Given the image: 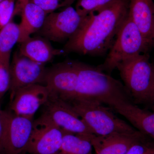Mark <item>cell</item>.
<instances>
[{"mask_svg":"<svg viewBox=\"0 0 154 154\" xmlns=\"http://www.w3.org/2000/svg\"><path fill=\"white\" fill-rule=\"evenodd\" d=\"M116 69L128 93L135 102L150 104L153 92L154 68L148 54L127 60Z\"/></svg>","mask_w":154,"mask_h":154,"instance_id":"3957f363","label":"cell"},{"mask_svg":"<svg viewBox=\"0 0 154 154\" xmlns=\"http://www.w3.org/2000/svg\"><path fill=\"white\" fill-rule=\"evenodd\" d=\"M3 129L0 138V154H21L29 141L33 118L2 110Z\"/></svg>","mask_w":154,"mask_h":154,"instance_id":"8992f818","label":"cell"},{"mask_svg":"<svg viewBox=\"0 0 154 154\" xmlns=\"http://www.w3.org/2000/svg\"><path fill=\"white\" fill-rule=\"evenodd\" d=\"M78 73L74 99H91L112 108L131 101L126 88L118 80L98 67L75 62Z\"/></svg>","mask_w":154,"mask_h":154,"instance_id":"7a4b0ae2","label":"cell"},{"mask_svg":"<svg viewBox=\"0 0 154 154\" xmlns=\"http://www.w3.org/2000/svg\"><path fill=\"white\" fill-rule=\"evenodd\" d=\"M128 13V0L115 2L86 16L76 33L67 41L65 53L103 55L109 51Z\"/></svg>","mask_w":154,"mask_h":154,"instance_id":"6da1fadb","label":"cell"},{"mask_svg":"<svg viewBox=\"0 0 154 154\" xmlns=\"http://www.w3.org/2000/svg\"><path fill=\"white\" fill-rule=\"evenodd\" d=\"M128 14L152 47L154 34V0H128Z\"/></svg>","mask_w":154,"mask_h":154,"instance_id":"9a60e30c","label":"cell"},{"mask_svg":"<svg viewBox=\"0 0 154 154\" xmlns=\"http://www.w3.org/2000/svg\"><path fill=\"white\" fill-rule=\"evenodd\" d=\"M17 14H20L21 17L19 24V43L40 30L48 15L42 9L29 0H17L15 15Z\"/></svg>","mask_w":154,"mask_h":154,"instance_id":"4fadbf2b","label":"cell"},{"mask_svg":"<svg viewBox=\"0 0 154 154\" xmlns=\"http://www.w3.org/2000/svg\"><path fill=\"white\" fill-rule=\"evenodd\" d=\"M47 69L38 63L21 55L14 54L10 65V100L19 89L31 85H44Z\"/></svg>","mask_w":154,"mask_h":154,"instance_id":"30bf717a","label":"cell"},{"mask_svg":"<svg viewBox=\"0 0 154 154\" xmlns=\"http://www.w3.org/2000/svg\"><path fill=\"white\" fill-rule=\"evenodd\" d=\"M116 0H77L75 9L83 17L96 13Z\"/></svg>","mask_w":154,"mask_h":154,"instance_id":"ffe728a7","label":"cell"},{"mask_svg":"<svg viewBox=\"0 0 154 154\" xmlns=\"http://www.w3.org/2000/svg\"><path fill=\"white\" fill-rule=\"evenodd\" d=\"M60 152L63 154H93L92 136L76 134L65 130Z\"/></svg>","mask_w":154,"mask_h":154,"instance_id":"ac0fdd59","label":"cell"},{"mask_svg":"<svg viewBox=\"0 0 154 154\" xmlns=\"http://www.w3.org/2000/svg\"><path fill=\"white\" fill-rule=\"evenodd\" d=\"M153 66L154 68V63H153ZM150 104L151 105L152 108V109L153 112H154V84L153 92L152 96L151 101Z\"/></svg>","mask_w":154,"mask_h":154,"instance_id":"484cf974","label":"cell"},{"mask_svg":"<svg viewBox=\"0 0 154 154\" xmlns=\"http://www.w3.org/2000/svg\"><path fill=\"white\" fill-rule=\"evenodd\" d=\"M150 48L128 14L104 62L97 67L102 71L111 72L119 63L142 54L146 53Z\"/></svg>","mask_w":154,"mask_h":154,"instance_id":"5b68a950","label":"cell"},{"mask_svg":"<svg viewBox=\"0 0 154 154\" xmlns=\"http://www.w3.org/2000/svg\"><path fill=\"white\" fill-rule=\"evenodd\" d=\"M3 1V0H0V3H1V2H2Z\"/></svg>","mask_w":154,"mask_h":154,"instance_id":"f1b7e54d","label":"cell"},{"mask_svg":"<svg viewBox=\"0 0 154 154\" xmlns=\"http://www.w3.org/2000/svg\"><path fill=\"white\" fill-rule=\"evenodd\" d=\"M63 131L46 115L34 120L29 141L23 153L55 154L60 152Z\"/></svg>","mask_w":154,"mask_h":154,"instance_id":"52a82bcc","label":"cell"},{"mask_svg":"<svg viewBox=\"0 0 154 154\" xmlns=\"http://www.w3.org/2000/svg\"><path fill=\"white\" fill-rule=\"evenodd\" d=\"M17 1L3 0L0 3V29L13 21Z\"/></svg>","mask_w":154,"mask_h":154,"instance_id":"603a6c76","label":"cell"},{"mask_svg":"<svg viewBox=\"0 0 154 154\" xmlns=\"http://www.w3.org/2000/svg\"><path fill=\"white\" fill-rule=\"evenodd\" d=\"M11 85L10 65L0 60V101L9 91Z\"/></svg>","mask_w":154,"mask_h":154,"instance_id":"cb8c5ba5","label":"cell"},{"mask_svg":"<svg viewBox=\"0 0 154 154\" xmlns=\"http://www.w3.org/2000/svg\"><path fill=\"white\" fill-rule=\"evenodd\" d=\"M125 154H154V141L143 134Z\"/></svg>","mask_w":154,"mask_h":154,"instance_id":"44dd1931","label":"cell"},{"mask_svg":"<svg viewBox=\"0 0 154 154\" xmlns=\"http://www.w3.org/2000/svg\"><path fill=\"white\" fill-rule=\"evenodd\" d=\"M43 106L42 114L49 117L62 129L76 134H94L69 102L49 96Z\"/></svg>","mask_w":154,"mask_h":154,"instance_id":"8fae6325","label":"cell"},{"mask_svg":"<svg viewBox=\"0 0 154 154\" xmlns=\"http://www.w3.org/2000/svg\"><path fill=\"white\" fill-rule=\"evenodd\" d=\"M69 103L95 135L131 134L137 131L96 100L74 99Z\"/></svg>","mask_w":154,"mask_h":154,"instance_id":"277c9868","label":"cell"},{"mask_svg":"<svg viewBox=\"0 0 154 154\" xmlns=\"http://www.w3.org/2000/svg\"><path fill=\"white\" fill-rule=\"evenodd\" d=\"M28 154L27 153H22V154ZM55 154H63L61 152H59Z\"/></svg>","mask_w":154,"mask_h":154,"instance_id":"4316f807","label":"cell"},{"mask_svg":"<svg viewBox=\"0 0 154 154\" xmlns=\"http://www.w3.org/2000/svg\"><path fill=\"white\" fill-rule=\"evenodd\" d=\"M49 96L44 85L36 84L21 88L11 100L10 110L17 115L33 118L39 107L47 102Z\"/></svg>","mask_w":154,"mask_h":154,"instance_id":"7c38bea8","label":"cell"},{"mask_svg":"<svg viewBox=\"0 0 154 154\" xmlns=\"http://www.w3.org/2000/svg\"><path fill=\"white\" fill-rule=\"evenodd\" d=\"M152 47L154 48V34L153 36V38L152 44Z\"/></svg>","mask_w":154,"mask_h":154,"instance_id":"83f0119b","label":"cell"},{"mask_svg":"<svg viewBox=\"0 0 154 154\" xmlns=\"http://www.w3.org/2000/svg\"><path fill=\"white\" fill-rule=\"evenodd\" d=\"M113 109L125 117L135 129L154 141V112L143 110L131 101Z\"/></svg>","mask_w":154,"mask_h":154,"instance_id":"e0dca14e","label":"cell"},{"mask_svg":"<svg viewBox=\"0 0 154 154\" xmlns=\"http://www.w3.org/2000/svg\"><path fill=\"white\" fill-rule=\"evenodd\" d=\"M43 10L47 14L58 9L71 6L76 0H29Z\"/></svg>","mask_w":154,"mask_h":154,"instance_id":"7402d4cb","label":"cell"},{"mask_svg":"<svg viewBox=\"0 0 154 154\" xmlns=\"http://www.w3.org/2000/svg\"><path fill=\"white\" fill-rule=\"evenodd\" d=\"M143 135L138 131L131 134L115 133L105 136L94 134L91 141L95 154H125Z\"/></svg>","mask_w":154,"mask_h":154,"instance_id":"5bb4252c","label":"cell"},{"mask_svg":"<svg viewBox=\"0 0 154 154\" xmlns=\"http://www.w3.org/2000/svg\"><path fill=\"white\" fill-rule=\"evenodd\" d=\"M86 17L80 15L71 6L60 12H52L46 16L38 35L49 41H68L79 29Z\"/></svg>","mask_w":154,"mask_h":154,"instance_id":"ba28073f","label":"cell"},{"mask_svg":"<svg viewBox=\"0 0 154 154\" xmlns=\"http://www.w3.org/2000/svg\"><path fill=\"white\" fill-rule=\"evenodd\" d=\"M78 81L75 62H66L47 69L44 85L48 88L50 96L70 102L75 99Z\"/></svg>","mask_w":154,"mask_h":154,"instance_id":"9c48e42d","label":"cell"},{"mask_svg":"<svg viewBox=\"0 0 154 154\" xmlns=\"http://www.w3.org/2000/svg\"><path fill=\"white\" fill-rule=\"evenodd\" d=\"M20 35L19 24L13 21L0 29V60L4 63L11 65V52Z\"/></svg>","mask_w":154,"mask_h":154,"instance_id":"d6986e66","label":"cell"},{"mask_svg":"<svg viewBox=\"0 0 154 154\" xmlns=\"http://www.w3.org/2000/svg\"><path fill=\"white\" fill-rule=\"evenodd\" d=\"M19 52L31 60L44 65L56 56L65 53L63 49H56L49 40L41 36H30L20 43Z\"/></svg>","mask_w":154,"mask_h":154,"instance_id":"2e32d148","label":"cell"},{"mask_svg":"<svg viewBox=\"0 0 154 154\" xmlns=\"http://www.w3.org/2000/svg\"><path fill=\"white\" fill-rule=\"evenodd\" d=\"M3 129L2 110L0 108V138Z\"/></svg>","mask_w":154,"mask_h":154,"instance_id":"d4e9b609","label":"cell"}]
</instances>
